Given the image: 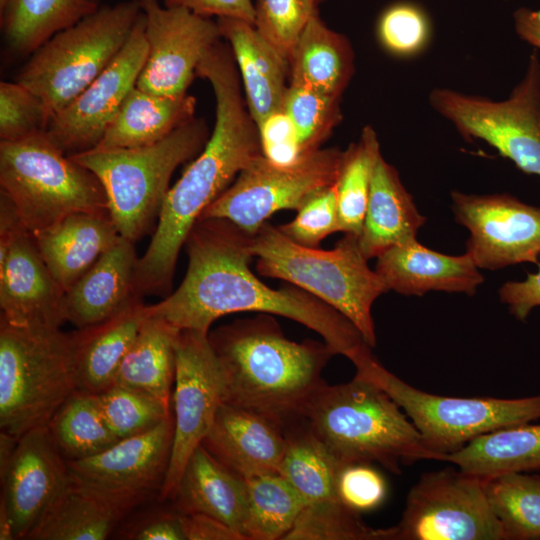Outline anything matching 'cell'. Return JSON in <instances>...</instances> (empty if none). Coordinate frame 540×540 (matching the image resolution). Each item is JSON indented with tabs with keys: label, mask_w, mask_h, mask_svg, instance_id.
<instances>
[{
	"label": "cell",
	"mask_w": 540,
	"mask_h": 540,
	"mask_svg": "<svg viewBox=\"0 0 540 540\" xmlns=\"http://www.w3.org/2000/svg\"><path fill=\"white\" fill-rule=\"evenodd\" d=\"M251 238L229 220H198L185 242L188 266L183 281L162 301L147 305L149 315L180 331L203 333L231 313L279 315L318 333L355 367L372 357L361 332L333 307L296 286L272 289L257 278L249 267Z\"/></svg>",
	"instance_id": "cell-1"
},
{
	"label": "cell",
	"mask_w": 540,
	"mask_h": 540,
	"mask_svg": "<svg viewBox=\"0 0 540 540\" xmlns=\"http://www.w3.org/2000/svg\"><path fill=\"white\" fill-rule=\"evenodd\" d=\"M196 76L206 79L216 101L214 129L205 146L169 189L147 250L138 259L139 296L170 294L177 258L203 211L262 154L258 126L241 89L229 46L216 43L202 58Z\"/></svg>",
	"instance_id": "cell-2"
},
{
	"label": "cell",
	"mask_w": 540,
	"mask_h": 540,
	"mask_svg": "<svg viewBox=\"0 0 540 540\" xmlns=\"http://www.w3.org/2000/svg\"><path fill=\"white\" fill-rule=\"evenodd\" d=\"M224 380V402L285 424L325 383L331 347L288 339L269 314L236 320L208 333Z\"/></svg>",
	"instance_id": "cell-3"
},
{
	"label": "cell",
	"mask_w": 540,
	"mask_h": 540,
	"mask_svg": "<svg viewBox=\"0 0 540 540\" xmlns=\"http://www.w3.org/2000/svg\"><path fill=\"white\" fill-rule=\"evenodd\" d=\"M301 416L340 466L378 463L400 474L404 465L437 460L401 407L357 372L346 383L325 382Z\"/></svg>",
	"instance_id": "cell-4"
},
{
	"label": "cell",
	"mask_w": 540,
	"mask_h": 540,
	"mask_svg": "<svg viewBox=\"0 0 540 540\" xmlns=\"http://www.w3.org/2000/svg\"><path fill=\"white\" fill-rule=\"evenodd\" d=\"M250 249L257 272L312 294L344 315L371 346L376 333L372 305L388 292L367 264L357 236L344 234L331 250L301 246L278 228L264 223L252 235Z\"/></svg>",
	"instance_id": "cell-5"
},
{
	"label": "cell",
	"mask_w": 540,
	"mask_h": 540,
	"mask_svg": "<svg viewBox=\"0 0 540 540\" xmlns=\"http://www.w3.org/2000/svg\"><path fill=\"white\" fill-rule=\"evenodd\" d=\"M208 138L206 122L194 117L151 145L93 148L71 157L97 176L118 233L136 242L158 221L174 171L197 156Z\"/></svg>",
	"instance_id": "cell-6"
},
{
	"label": "cell",
	"mask_w": 540,
	"mask_h": 540,
	"mask_svg": "<svg viewBox=\"0 0 540 540\" xmlns=\"http://www.w3.org/2000/svg\"><path fill=\"white\" fill-rule=\"evenodd\" d=\"M78 390L71 332L0 319V428L17 438L48 425Z\"/></svg>",
	"instance_id": "cell-7"
},
{
	"label": "cell",
	"mask_w": 540,
	"mask_h": 540,
	"mask_svg": "<svg viewBox=\"0 0 540 540\" xmlns=\"http://www.w3.org/2000/svg\"><path fill=\"white\" fill-rule=\"evenodd\" d=\"M0 186L32 234L70 214L108 207L97 176L66 155L46 131L0 141Z\"/></svg>",
	"instance_id": "cell-8"
},
{
	"label": "cell",
	"mask_w": 540,
	"mask_h": 540,
	"mask_svg": "<svg viewBox=\"0 0 540 540\" xmlns=\"http://www.w3.org/2000/svg\"><path fill=\"white\" fill-rule=\"evenodd\" d=\"M140 13L137 0L99 7L35 50L17 82L42 100L51 120L115 59Z\"/></svg>",
	"instance_id": "cell-9"
},
{
	"label": "cell",
	"mask_w": 540,
	"mask_h": 540,
	"mask_svg": "<svg viewBox=\"0 0 540 540\" xmlns=\"http://www.w3.org/2000/svg\"><path fill=\"white\" fill-rule=\"evenodd\" d=\"M356 372L401 407L437 461L479 436L540 418V395L517 399L436 395L411 386L374 357L356 367Z\"/></svg>",
	"instance_id": "cell-10"
},
{
	"label": "cell",
	"mask_w": 540,
	"mask_h": 540,
	"mask_svg": "<svg viewBox=\"0 0 540 540\" xmlns=\"http://www.w3.org/2000/svg\"><path fill=\"white\" fill-rule=\"evenodd\" d=\"M431 108L466 140H481L528 175L540 176V59L534 51L508 98L492 100L449 88L429 93Z\"/></svg>",
	"instance_id": "cell-11"
},
{
	"label": "cell",
	"mask_w": 540,
	"mask_h": 540,
	"mask_svg": "<svg viewBox=\"0 0 540 540\" xmlns=\"http://www.w3.org/2000/svg\"><path fill=\"white\" fill-rule=\"evenodd\" d=\"M487 480L452 467L422 474L407 494L400 521L381 528L382 540H505Z\"/></svg>",
	"instance_id": "cell-12"
},
{
	"label": "cell",
	"mask_w": 540,
	"mask_h": 540,
	"mask_svg": "<svg viewBox=\"0 0 540 540\" xmlns=\"http://www.w3.org/2000/svg\"><path fill=\"white\" fill-rule=\"evenodd\" d=\"M342 156L338 148H320L291 165H278L261 154L198 220L226 219L253 235L277 211H297L316 193L334 185Z\"/></svg>",
	"instance_id": "cell-13"
},
{
	"label": "cell",
	"mask_w": 540,
	"mask_h": 540,
	"mask_svg": "<svg viewBox=\"0 0 540 540\" xmlns=\"http://www.w3.org/2000/svg\"><path fill=\"white\" fill-rule=\"evenodd\" d=\"M223 402V375L208 333L181 330L172 392L173 444L159 501L173 498L189 458L202 444Z\"/></svg>",
	"instance_id": "cell-14"
},
{
	"label": "cell",
	"mask_w": 540,
	"mask_h": 540,
	"mask_svg": "<svg viewBox=\"0 0 540 540\" xmlns=\"http://www.w3.org/2000/svg\"><path fill=\"white\" fill-rule=\"evenodd\" d=\"M173 415L153 429L117 441L88 458L66 461L73 484L129 514L159 497L173 444Z\"/></svg>",
	"instance_id": "cell-15"
},
{
	"label": "cell",
	"mask_w": 540,
	"mask_h": 540,
	"mask_svg": "<svg viewBox=\"0 0 540 540\" xmlns=\"http://www.w3.org/2000/svg\"><path fill=\"white\" fill-rule=\"evenodd\" d=\"M148 53L136 87L165 97L187 94L207 51L222 37L217 21L159 0H137Z\"/></svg>",
	"instance_id": "cell-16"
},
{
	"label": "cell",
	"mask_w": 540,
	"mask_h": 540,
	"mask_svg": "<svg viewBox=\"0 0 540 540\" xmlns=\"http://www.w3.org/2000/svg\"><path fill=\"white\" fill-rule=\"evenodd\" d=\"M455 221L469 231L466 253L479 269L539 263L540 207L502 193L451 192Z\"/></svg>",
	"instance_id": "cell-17"
},
{
	"label": "cell",
	"mask_w": 540,
	"mask_h": 540,
	"mask_svg": "<svg viewBox=\"0 0 540 540\" xmlns=\"http://www.w3.org/2000/svg\"><path fill=\"white\" fill-rule=\"evenodd\" d=\"M1 478L0 539L23 540L70 486L67 462L48 425L18 438Z\"/></svg>",
	"instance_id": "cell-18"
},
{
	"label": "cell",
	"mask_w": 540,
	"mask_h": 540,
	"mask_svg": "<svg viewBox=\"0 0 540 540\" xmlns=\"http://www.w3.org/2000/svg\"><path fill=\"white\" fill-rule=\"evenodd\" d=\"M148 53L141 11L126 43L110 65L49 122L47 135L66 155L95 148L129 92Z\"/></svg>",
	"instance_id": "cell-19"
},
{
	"label": "cell",
	"mask_w": 540,
	"mask_h": 540,
	"mask_svg": "<svg viewBox=\"0 0 540 540\" xmlns=\"http://www.w3.org/2000/svg\"><path fill=\"white\" fill-rule=\"evenodd\" d=\"M65 293L34 235L28 229L21 231L0 260V319L18 327L60 329L66 322Z\"/></svg>",
	"instance_id": "cell-20"
},
{
	"label": "cell",
	"mask_w": 540,
	"mask_h": 540,
	"mask_svg": "<svg viewBox=\"0 0 540 540\" xmlns=\"http://www.w3.org/2000/svg\"><path fill=\"white\" fill-rule=\"evenodd\" d=\"M202 445L244 479L278 473L285 428L265 414L223 402Z\"/></svg>",
	"instance_id": "cell-21"
},
{
	"label": "cell",
	"mask_w": 540,
	"mask_h": 540,
	"mask_svg": "<svg viewBox=\"0 0 540 540\" xmlns=\"http://www.w3.org/2000/svg\"><path fill=\"white\" fill-rule=\"evenodd\" d=\"M375 271L388 291L406 296H421L429 291L474 295L484 281L467 253L443 254L417 239L383 252L377 257Z\"/></svg>",
	"instance_id": "cell-22"
},
{
	"label": "cell",
	"mask_w": 540,
	"mask_h": 540,
	"mask_svg": "<svg viewBox=\"0 0 540 540\" xmlns=\"http://www.w3.org/2000/svg\"><path fill=\"white\" fill-rule=\"evenodd\" d=\"M134 242L118 240L65 293L66 322L77 329L103 322L143 297L136 291Z\"/></svg>",
	"instance_id": "cell-23"
},
{
	"label": "cell",
	"mask_w": 540,
	"mask_h": 540,
	"mask_svg": "<svg viewBox=\"0 0 540 540\" xmlns=\"http://www.w3.org/2000/svg\"><path fill=\"white\" fill-rule=\"evenodd\" d=\"M217 23L232 51L248 110L258 126L282 110L290 62L254 24L233 18H218Z\"/></svg>",
	"instance_id": "cell-24"
},
{
	"label": "cell",
	"mask_w": 540,
	"mask_h": 540,
	"mask_svg": "<svg viewBox=\"0 0 540 540\" xmlns=\"http://www.w3.org/2000/svg\"><path fill=\"white\" fill-rule=\"evenodd\" d=\"M33 235L44 262L65 292L120 237L108 210L76 212Z\"/></svg>",
	"instance_id": "cell-25"
},
{
	"label": "cell",
	"mask_w": 540,
	"mask_h": 540,
	"mask_svg": "<svg viewBox=\"0 0 540 540\" xmlns=\"http://www.w3.org/2000/svg\"><path fill=\"white\" fill-rule=\"evenodd\" d=\"M170 503L181 514L201 513L214 517L243 537L246 481L202 444L189 458Z\"/></svg>",
	"instance_id": "cell-26"
},
{
	"label": "cell",
	"mask_w": 540,
	"mask_h": 540,
	"mask_svg": "<svg viewBox=\"0 0 540 540\" xmlns=\"http://www.w3.org/2000/svg\"><path fill=\"white\" fill-rule=\"evenodd\" d=\"M147 316V305L139 299L103 322L71 332L78 390L99 394L113 385Z\"/></svg>",
	"instance_id": "cell-27"
},
{
	"label": "cell",
	"mask_w": 540,
	"mask_h": 540,
	"mask_svg": "<svg viewBox=\"0 0 540 540\" xmlns=\"http://www.w3.org/2000/svg\"><path fill=\"white\" fill-rule=\"evenodd\" d=\"M425 221L397 170L381 155L374 169L358 238L363 255L368 260L377 258L396 245L416 240Z\"/></svg>",
	"instance_id": "cell-28"
},
{
	"label": "cell",
	"mask_w": 540,
	"mask_h": 540,
	"mask_svg": "<svg viewBox=\"0 0 540 540\" xmlns=\"http://www.w3.org/2000/svg\"><path fill=\"white\" fill-rule=\"evenodd\" d=\"M196 98L188 93L165 97L136 86L95 148L126 149L154 144L193 119Z\"/></svg>",
	"instance_id": "cell-29"
},
{
	"label": "cell",
	"mask_w": 540,
	"mask_h": 540,
	"mask_svg": "<svg viewBox=\"0 0 540 540\" xmlns=\"http://www.w3.org/2000/svg\"><path fill=\"white\" fill-rule=\"evenodd\" d=\"M179 332L166 321L148 313L117 370L113 384L150 394L172 408Z\"/></svg>",
	"instance_id": "cell-30"
},
{
	"label": "cell",
	"mask_w": 540,
	"mask_h": 540,
	"mask_svg": "<svg viewBox=\"0 0 540 540\" xmlns=\"http://www.w3.org/2000/svg\"><path fill=\"white\" fill-rule=\"evenodd\" d=\"M443 461L484 479L540 471V424L525 423L484 434Z\"/></svg>",
	"instance_id": "cell-31"
},
{
	"label": "cell",
	"mask_w": 540,
	"mask_h": 540,
	"mask_svg": "<svg viewBox=\"0 0 540 540\" xmlns=\"http://www.w3.org/2000/svg\"><path fill=\"white\" fill-rule=\"evenodd\" d=\"M354 73L349 40L330 29L319 14L300 34L290 57V77L328 95L341 98Z\"/></svg>",
	"instance_id": "cell-32"
},
{
	"label": "cell",
	"mask_w": 540,
	"mask_h": 540,
	"mask_svg": "<svg viewBox=\"0 0 540 540\" xmlns=\"http://www.w3.org/2000/svg\"><path fill=\"white\" fill-rule=\"evenodd\" d=\"M128 515L112 502L71 482L26 540H104Z\"/></svg>",
	"instance_id": "cell-33"
},
{
	"label": "cell",
	"mask_w": 540,
	"mask_h": 540,
	"mask_svg": "<svg viewBox=\"0 0 540 540\" xmlns=\"http://www.w3.org/2000/svg\"><path fill=\"white\" fill-rule=\"evenodd\" d=\"M98 8L94 0H7L0 9L4 37L14 53L31 55Z\"/></svg>",
	"instance_id": "cell-34"
},
{
	"label": "cell",
	"mask_w": 540,
	"mask_h": 540,
	"mask_svg": "<svg viewBox=\"0 0 540 540\" xmlns=\"http://www.w3.org/2000/svg\"><path fill=\"white\" fill-rule=\"evenodd\" d=\"M286 447L278 473L309 503L338 499L340 465L311 431L302 416L284 424Z\"/></svg>",
	"instance_id": "cell-35"
},
{
	"label": "cell",
	"mask_w": 540,
	"mask_h": 540,
	"mask_svg": "<svg viewBox=\"0 0 540 540\" xmlns=\"http://www.w3.org/2000/svg\"><path fill=\"white\" fill-rule=\"evenodd\" d=\"M245 481L244 540H284L307 502L279 473L256 475Z\"/></svg>",
	"instance_id": "cell-36"
},
{
	"label": "cell",
	"mask_w": 540,
	"mask_h": 540,
	"mask_svg": "<svg viewBox=\"0 0 540 540\" xmlns=\"http://www.w3.org/2000/svg\"><path fill=\"white\" fill-rule=\"evenodd\" d=\"M48 427L66 461L96 455L119 441L104 419L97 394L83 390L62 404Z\"/></svg>",
	"instance_id": "cell-37"
},
{
	"label": "cell",
	"mask_w": 540,
	"mask_h": 540,
	"mask_svg": "<svg viewBox=\"0 0 540 540\" xmlns=\"http://www.w3.org/2000/svg\"><path fill=\"white\" fill-rule=\"evenodd\" d=\"M377 134L365 126L357 142L343 151L337 186L340 232L359 238L376 163L381 156Z\"/></svg>",
	"instance_id": "cell-38"
},
{
	"label": "cell",
	"mask_w": 540,
	"mask_h": 540,
	"mask_svg": "<svg viewBox=\"0 0 540 540\" xmlns=\"http://www.w3.org/2000/svg\"><path fill=\"white\" fill-rule=\"evenodd\" d=\"M486 492L505 540L540 539V475L513 472L487 480Z\"/></svg>",
	"instance_id": "cell-39"
},
{
	"label": "cell",
	"mask_w": 540,
	"mask_h": 540,
	"mask_svg": "<svg viewBox=\"0 0 540 540\" xmlns=\"http://www.w3.org/2000/svg\"><path fill=\"white\" fill-rule=\"evenodd\" d=\"M340 99L290 77L282 110L295 128L303 155L320 149L341 122Z\"/></svg>",
	"instance_id": "cell-40"
},
{
	"label": "cell",
	"mask_w": 540,
	"mask_h": 540,
	"mask_svg": "<svg viewBox=\"0 0 540 540\" xmlns=\"http://www.w3.org/2000/svg\"><path fill=\"white\" fill-rule=\"evenodd\" d=\"M97 397L107 425L119 440L147 432L173 415L172 408L154 396L119 384Z\"/></svg>",
	"instance_id": "cell-41"
},
{
	"label": "cell",
	"mask_w": 540,
	"mask_h": 540,
	"mask_svg": "<svg viewBox=\"0 0 540 540\" xmlns=\"http://www.w3.org/2000/svg\"><path fill=\"white\" fill-rule=\"evenodd\" d=\"M284 540H382L381 528L365 524L361 514L338 499L307 504Z\"/></svg>",
	"instance_id": "cell-42"
},
{
	"label": "cell",
	"mask_w": 540,
	"mask_h": 540,
	"mask_svg": "<svg viewBox=\"0 0 540 540\" xmlns=\"http://www.w3.org/2000/svg\"><path fill=\"white\" fill-rule=\"evenodd\" d=\"M319 0H256L254 26L290 62L296 42Z\"/></svg>",
	"instance_id": "cell-43"
},
{
	"label": "cell",
	"mask_w": 540,
	"mask_h": 540,
	"mask_svg": "<svg viewBox=\"0 0 540 540\" xmlns=\"http://www.w3.org/2000/svg\"><path fill=\"white\" fill-rule=\"evenodd\" d=\"M431 25L425 11L410 2L387 7L377 22V37L382 47L397 57H413L428 45Z\"/></svg>",
	"instance_id": "cell-44"
},
{
	"label": "cell",
	"mask_w": 540,
	"mask_h": 540,
	"mask_svg": "<svg viewBox=\"0 0 540 540\" xmlns=\"http://www.w3.org/2000/svg\"><path fill=\"white\" fill-rule=\"evenodd\" d=\"M50 117L42 100L20 83H0V141L11 142L47 131Z\"/></svg>",
	"instance_id": "cell-45"
},
{
	"label": "cell",
	"mask_w": 540,
	"mask_h": 540,
	"mask_svg": "<svg viewBox=\"0 0 540 540\" xmlns=\"http://www.w3.org/2000/svg\"><path fill=\"white\" fill-rule=\"evenodd\" d=\"M278 228L293 242L312 248L340 232L336 183L312 196L297 210L293 220Z\"/></svg>",
	"instance_id": "cell-46"
},
{
	"label": "cell",
	"mask_w": 540,
	"mask_h": 540,
	"mask_svg": "<svg viewBox=\"0 0 540 540\" xmlns=\"http://www.w3.org/2000/svg\"><path fill=\"white\" fill-rule=\"evenodd\" d=\"M336 496L345 506L362 514L375 510L384 502L387 484L372 464L342 465L336 477Z\"/></svg>",
	"instance_id": "cell-47"
},
{
	"label": "cell",
	"mask_w": 540,
	"mask_h": 540,
	"mask_svg": "<svg viewBox=\"0 0 540 540\" xmlns=\"http://www.w3.org/2000/svg\"><path fill=\"white\" fill-rule=\"evenodd\" d=\"M113 535L124 540H185L181 514L172 504L125 517Z\"/></svg>",
	"instance_id": "cell-48"
},
{
	"label": "cell",
	"mask_w": 540,
	"mask_h": 540,
	"mask_svg": "<svg viewBox=\"0 0 540 540\" xmlns=\"http://www.w3.org/2000/svg\"><path fill=\"white\" fill-rule=\"evenodd\" d=\"M262 154L278 165H291L303 155L295 128L283 111L269 115L258 125Z\"/></svg>",
	"instance_id": "cell-49"
},
{
	"label": "cell",
	"mask_w": 540,
	"mask_h": 540,
	"mask_svg": "<svg viewBox=\"0 0 540 540\" xmlns=\"http://www.w3.org/2000/svg\"><path fill=\"white\" fill-rule=\"evenodd\" d=\"M537 265V272L528 273L522 281H508L498 291L500 301L520 321H524L534 308L540 306V263Z\"/></svg>",
	"instance_id": "cell-50"
},
{
	"label": "cell",
	"mask_w": 540,
	"mask_h": 540,
	"mask_svg": "<svg viewBox=\"0 0 540 540\" xmlns=\"http://www.w3.org/2000/svg\"><path fill=\"white\" fill-rule=\"evenodd\" d=\"M168 7H183L198 15L233 18L254 24L255 7L252 0H164Z\"/></svg>",
	"instance_id": "cell-51"
},
{
	"label": "cell",
	"mask_w": 540,
	"mask_h": 540,
	"mask_svg": "<svg viewBox=\"0 0 540 540\" xmlns=\"http://www.w3.org/2000/svg\"><path fill=\"white\" fill-rule=\"evenodd\" d=\"M181 522L185 540H244L233 528L206 514H181Z\"/></svg>",
	"instance_id": "cell-52"
},
{
	"label": "cell",
	"mask_w": 540,
	"mask_h": 540,
	"mask_svg": "<svg viewBox=\"0 0 540 540\" xmlns=\"http://www.w3.org/2000/svg\"><path fill=\"white\" fill-rule=\"evenodd\" d=\"M27 229L16 206L0 191V260L3 259L17 235Z\"/></svg>",
	"instance_id": "cell-53"
},
{
	"label": "cell",
	"mask_w": 540,
	"mask_h": 540,
	"mask_svg": "<svg viewBox=\"0 0 540 540\" xmlns=\"http://www.w3.org/2000/svg\"><path fill=\"white\" fill-rule=\"evenodd\" d=\"M513 20L518 37L540 49V9L520 7L513 13Z\"/></svg>",
	"instance_id": "cell-54"
},
{
	"label": "cell",
	"mask_w": 540,
	"mask_h": 540,
	"mask_svg": "<svg viewBox=\"0 0 540 540\" xmlns=\"http://www.w3.org/2000/svg\"><path fill=\"white\" fill-rule=\"evenodd\" d=\"M7 0H0V9H2Z\"/></svg>",
	"instance_id": "cell-55"
},
{
	"label": "cell",
	"mask_w": 540,
	"mask_h": 540,
	"mask_svg": "<svg viewBox=\"0 0 540 540\" xmlns=\"http://www.w3.org/2000/svg\"><path fill=\"white\" fill-rule=\"evenodd\" d=\"M94 1L98 2L99 0H94Z\"/></svg>",
	"instance_id": "cell-56"
},
{
	"label": "cell",
	"mask_w": 540,
	"mask_h": 540,
	"mask_svg": "<svg viewBox=\"0 0 540 540\" xmlns=\"http://www.w3.org/2000/svg\"><path fill=\"white\" fill-rule=\"evenodd\" d=\"M319 1H321V0H319Z\"/></svg>",
	"instance_id": "cell-57"
}]
</instances>
